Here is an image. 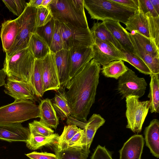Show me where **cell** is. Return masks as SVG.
I'll list each match as a JSON object with an SVG mask.
<instances>
[{
	"mask_svg": "<svg viewBox=\"0 0 159 159\" xmlns=\"http://www.w3.org/2000/svg\"><path fill=\"white\" fill-rule=\"evenodd\" d=\"M139 10L144 14L153 17H159L154 9L150 0H138Z\"/></svg>",
	"mask_w": 159,
	"mask_h": 159,
	"instance_id": "obj_42",
	"label": "cell"
},
{
	"mask_svg": "<svg viewBox=\"0 0 159 159\" xmlns=\"http://www.w3.org/2000/svg\"><path fill=\"white\" fill-rule=\"evenodd\" d=\"M18 31V26L15 19L5 20L2 24L0 37L3 50L6 53L14 44Z\"/></svg>",
	"mask_w": 159,
	"mask_h": 159,
	"instance_id": "obj_18",
	"label": "cell"
},
{
	"mask_svg": "<svg viewBox=\"0 0 159 159\" xmlns=\"http://www.w3.org/2000/svg\"><path fill=\"white\" fill-rule=\"evenodd\" d=\"M126 59V61L134 66L140 72L150 75L151 72L144 62L136 54L126 51L123 49L120 50Z\"/></svg>",
	"mask_w": 159,
	"mask_h": 159,
	"instance_id": "obj_32",
	"label": "cell"
},
{
	"mask_svg": "<svg viewBox=\"0 0 159 159\" xmlns=\"http://www.w3.org/2000/svg\"><path fill=\"white\" fill-rule=\"evenodd\" d=\"M129 37L134 48L135 54L144 62L151 73L159 74V58L155 57L146 53Z\"/></svg>",
	"mask_w": 159,
	"mask_h": 159,
	"instance_id": "obj_31",
	"label": "cell"
},
{
	"mask_svg": "<svg viewBox=\"0 0 159 159\" xmlns=\"http://www.w3.org/2000/svg\"><path fill=\"white\" fill-rule=\"evenodd\" d=\"M144 144L142 135L131 136L120 150V159H141Z\"/></svg>",
	"mask_w": 159,
	"mask_h": 159,
	"instance_id": "obj_15",
	"label": "cell"
},
{
	"mask_svg": "<svg viewBox=\"0 0 159 159\" xmlns=\"http://www.w3.org/2000/svg\"><path fill=\"white\" fill-rule=\"evenodd\" d=\"M55 62L61 86H66L70 80L69 50L62 49L54 53Z\"/></svg>",
	"mask_w": 159,
	"mask_h": 159,
	"instance_id": "obj_17",
	"label": "cell"
},
{
	"mask_svg": "<svg viewBox=\"0 0 159 159\" xmlns=\"http://www.w3.org/2000/svg\"><path fill=\"white\" fill-rule=\"evenodd\" d=\"M150 1L155 11L159 14V0H150Z\"/></svg>",
	"mask_w": 159,
	"mask_h": 159,
	"instance_id": "obj_48",
	"label": "cell"
},
{
	"mask_svg": "<svg viewBox=\"0 0 159 159\" xmlns=\"http://www.w3.org/2000/svg\"><path fill=\"white\" fill-rule=\"evenodd\" d=\"M42 75L44 92L61 87L55 62L54 53L50 52L42 61Z\"/></svg>",
	"mask_w": 159,
	"mask_h": 159,
	"instance_id": "obj_11",
	"label": "cell"
},
{
	"mask_svg": "<svg viewBox=\"0 0 159 159\" xmlns=\"http://www.w3.org/2000/svg\"><path fill=\"white\" fill-rule=\"evenodd\" d=\"M92 47L93 53V59L102 66L115 60L126 61L120 51L111 43L94 39H93Z\"/></svg>",
	"mask_w": 159,
	"mask_h": 159,
	"instance_id": "obj_10",
	"label": "cell"
},
{
	"mask_svg": "<svg viewBox=\"0 0 159 159\" xmlns=\"http://www.w3.org/2000/svg\"><path fill=\"white\" fill-rule=\"evenodd\" d=\"M35 58L27 48L6 57L2 69L7 78L28 82Z\"/></svg>",
	"mask_w": 159,
	"mask_h": 159,
	"instance_id": "obj_5",
	"label": "cell"
},
{
	"mask_svg": "<svg viewBox=\"0 0 159 159\" xmlns=\"http://www.w3.org/2000/svg\"><path fill=\"white\" fill-rule=\"evenodd\" d=\"M128 69L122 60H117L111 61L102 66L101 70L105 76L118 79Z\"/></svg>",
	"mask_w": 159,
	"mask_h": 159,
	"instance_id": "obj_30",
	"label": "cell"
},
{
	"mask_svg": "<svg viewBox=\"0 0 159 159\" xmlns=\"http://www.w3.org/2000/svg\"><path fill=\"white\" fill-rule=\"evenodd\" d=\"M30 134L45 137L49 136L53 134L54 131L40 121L34 120L29 124Z\"/></svg>",
	"mask_w": 159,
	"mask_h": 159,
	"instance_id": "obj_35",
	"label": "cell"
},
{
	"mask_svg": "<svg viewBox=\"0 0 159 159\" xmlns=\"http://www.w3.org/2000/svg\"><path fill=\"white\" fill-rule=\"evenodd\" d=\"M10 11L18 17L21 15L27 7V2L22 0H2Z\"/></svg>",
	"mask_w": 159,
	"mask_h": 159,
	"instance_id": "obj_40",
	"label": "cell"
},
{
	"mask_svg": "<svg viewBox=\"0 0 159 159\" xmlns=\"http://www.w3.org/2000/svg\"><path fill=\"white\" fill-rule=\"evenodd\" d=\"M28 48L36 59H43L51 52L46 42L36 33L31 35Z\"/></svg>",
	"mask_w": 159,
	"mask_h": 159,
	"instance_id": "obj_25",
	"label": "cell"
},
{
	"mask_svg": "<svg viewBox=\"0 0 159 159\" xmlns=\"http://www.w3.org/2000/svg\"><path fill=\"white\" fill-rule=\"evenodd\" d=\"M90 30L93 39H98L111 43L120 50L122 49L119 43L107 30L103 21L94 23Z\"/></svg>",
	"mask_w": 159,
	"mask_h": 159,
	"instance_id": "obj_26",
	"label": "cell"
},
{
	"mask_svg": "<svg viewBox=\"0 0 159 159\" xmlns=\"http://www.w3.org/2000/svg\"><path fill=\"white\" fill-rule=\"evenodd\" d=\"M81 129L78 128L75 125H65L63 131L60 135L58 136L57 143L54 145L58 149L65 144Z\"/></svg>",
	"mask_w": 159,
	"mask_h": 159,
	"instance_id": "obj_34",
	"label": "cell"
},
{
	"mask_svg": "<svg viewBox=\"0 0 159 159\" xmlns=\"http://www.w3.org/2000/svg\"><path fill=\"white\" fill-rule=\"evenodd\" d=\"M91 159H113L111 152L105 146L98 145L95 148Z\"/></svg>",
	"mask_w": 159,
	"mask_h": 159,
	"instance_id": "obj_43",
	"label": "cell"
},
{
	"mask_svg": "<svg viewBox=\"0 0 159 159\" xmlns=\"http://www.w3.org/2000/svg\"><path fill=\"white\" fill-rule=\"evenodd\" d=\"M117 90L122 98L129 96H135L139 98L144 94L147 83L143 78L138 77L130 69L118 78Z\"/></svg>",
	"mask_w": 159,
	"mask_h": 159,
	"instance_id": "obj_9",
	"label": "cell"
},
{
	"mask_svg": "<svg viewBox=\"0 0 159 159\" xmlns=\"http://www.w3.org/2000/svg\"><path fill=\"white\" fill-rule=\"evenodd\" d=\"M53 147L58 159H87L90 153L84 149L59 150Z\"/></svg>",
	"mask_w": 159,
	"mask_h": 159,
	"instance_id": "obj_33",
	"label": "cell"
},
{
	"mask_svg": "<svg viewBox=\"0 0 159 159\" xmlns=\"http://www.w3.org/2000/svg\"><path fill=\"white\" fill-rule=\"evenodd\" d=\"M43 0H30L27 2V6L37 8L41 5Z\"/></svg>",
	"mask_w": 159,
	"mask_h": 159,
	"instance_id": "obj_46",
	"label": "cell"
},
{
	"mask_svg": "<svg viewBox=\"0 0 159 159\" xmlns=\"http://www.w3.org/2000/svg\"><path fill=\"white\" fill-rule=\"evenodd\" d=\"M48 7L53 18L61 23L78 28H89L84 0H52Z\"/></svg>",
	"mask_w": 159,
	"mask_h": 159,
	"instance_id": "obj_2",
	"label": "cell"
},
{
	"mask_svg": "<svg viewBox=\"0 0 159 159\" xmlns=\"http://www.w3.org/2000/svg\"><path fill=\"white\" fill-rule=\"evenodd\" d=\"M55 21L52 18L45 25L37 27L36 31V33L45 41L49 47L54 32Z\"/></svg>",
	"mask_w": 159,
	"mask_h": 159,
	"instance_id": "obj_37",
	"label": "cell"
},
{
	"mask_svg": "<svg viewBox=\"0 0 159 159\" xmlns=\"http://www.w3.org/2000/svg\"><path fill=\"white\" fill-rule=\"evenodd\" d=\"M39 107L40 121L51 129H56L59 119L51 100L46 98L42 100Z\"/></svg>",
	"mask_w": 159,
	"mask_h": 159,
	"instance_id": "obj_21",
	"label": "cell"
},
{
	"mask_svg": "<svg viewBox=\"0 0 159 159\" xmlns=\"http://www.w3.org/2000/svg\"><path fill=\"white\" fill-rule=\"evenodd\" d=\"M105 120L99 114H93L86 122L84 128V148L90 152V148L97 130L105 123Z\"/></svg>",
	"mask_w": 159,
	"mask_h": 159,
	"instance_id": "obj_22",
	"label": "cell"
},
{
	"mask_svg": "<svg viewBox=\"0 0 159 159\" xmlns=\"http://www.w3.org/2000/svg\"><path fill=\"white\" fill-rule=\"evenodd\" d=\"M52 0H43L41 6L44 7H48Z\"/></svg>",
	"mask_w": 159,
	"mask_h": 159,
	"instance_id": "obj_49",
	"label": "cell"
},
{
	"mask_svg": "<svg viewBox=\"0 0 159 159\" xmlns=\"http://www.w3.org/2000/svg\"><path fill=\"white\" fill-rule=\"evenodd\" d=\"M150 91L148 95L149 98V109L151 113L159 112V74L151 73Z\"/></svg>",
	"mask_w": 159,
	"mask_h": 159,
	"instance_id": "obj_28",
	"label": "cell"
},
{
	"mask_svg": "<svg viewBox=\"0 0 159 159\" xmlns=\"http://www.w3.org/2000/svg\"><path fill=\"white\" fill-rule=\"evenodd\" d=\"M84 5L92 19L102 21L111 20L125 24L137 11L112 0H84Z\"/></svg>",
	"mask_w": 159,
	"mask_h": 159,
	"instance_id": "obj_3",
	"label": "cell"
},
{
	"mask_svg": "<svg viewBox=\"0 0 159 159\" xmlns=\"http://www.w3.org/2000/svg\"><path fill=\"white\" fill-rule=\"evenodd\" d=\"M129 36L146 53L159 58V48L149 39L137 32H129Z\"/></svg>",
	"mask_w": 159,
	"mask_h": 159,
	"instance_id": "obj_29",
	"label": "cell"
},
{
	"mask_svg": "<svg viewBox=\"0 0 159 159\" xmlns=\"http://www.w3.org/2000/svg\"><path fill=\"white\" fill-rule=\"evenodd\" d=\"M52 102L56 113L62 120L71 116L70 108L63 87L61 86L60 89L56 90Z\"/></svg>",
	"mask_w": 159,
	"mask_h": 159,
	"instance_id": "obj_23",
	"label": "cell"
},
{
	"mask_svg": "<svg viewBox=\"0 0 159 159\" xmlns=\"http://www.w3.org/2000/svg\"><path fill=\"white\" fill-rule=\"evenodd\" d=\"M125 25L126 30L131 33L137 32L150 39L147 18L139 9L128 19Z\"/></svg>",
	"mask_w": 159,
	"mask_h": 159,
	"instance_id": "obj_20",
	"label": "cell"
},
{
	"mask_svg": "<svg viewBox=\"0 0 159 159\" xmlns=\"http://www.w3.org/2000/svg\"><path fill=\"white\" fill-rule=\"evenodd\" d=\"M61 31L64 49L69 50L76 46L91 47L92 45L93 39L89 28H78L69 24L61 23Z\"/></svg>",
	"mask_w": 159,
	"mask_h": 159,
	"instance_id": "obj_8",
	"label": "cell"
},
{
	"mask_svg": "<svg viewBox=\"0 0 159 159\" xmlns=\"http://www.w3.org/2000/svg\"><path fill=\"white\" fill-rule=\"evenodd\" d=\"M37 8L36 23L37 28L46 25L53 17L50 10L48 7L41 6Z\"/></svg>",
	"mask_w": 159,
	"mask_h": 159,
	"instance_id": "obj_41",
	"label": "cell"
},
{
	"mask_svg": "<svg viewBox=\"0 0 159 159\" xmlns=\"http://www.w3.org/2000/svg\"><path fill=\"white\" fill-rule=\"evenodd\" d=\"M4 92L15 99V101L37 100L27 82L7 78L4 85Z\"/></svg>",
	"mask_w": 159,
	"mask_h": 159,
	"instance_id": "obj_13",
	"label": "cell"
},
{
	"mask_svg": "<svg viewBox=\"0 0 159 159\" xmlns=\"http://www.w3.org/2000/svg\"><path fill=\"white\" fill-rule=\"evenodd\" d=\"M145 15L148 20L151 40L159 48V17H153L148 14Z\"/></svg>",
	"mask_w": 159,
	"mask_h": 159,
	"instance_id": "obj_38",
	"label": "cell"
},
{
	"mask_svg": "<svg viewBox=\"0 0 159 159\" xmlns=\"http://www.w3.org/2000/svg\"><path fill=\"white\" fill-rule=\"evenodd\" d=\"M146 146L155 157H159V121L158 119L152 120L144 131Z\"/></svg>",
	"mask_w": 159,
	"mask_h": 159,
	"instance_id": "obj_19",
	"label": "cell"
},
{
	"mask_svg": "<svg viewBox=\"0 0 159 159\" xmlns=\"http://www.w3.org/2000/svg\"><path fill=\"white\" fill-rule=\"evenodd\" d=\"M6 74L2 69H0V87L4 85Z\"/></svg>",
	"mask_w": 159,
	"mask_h": 159,
	"instance_id": "obj_47",
	"label": "cell"
},
{
	"mask_svg": "<svg viewBox=\"0 0 159 159\" xmlns=\"http://www.w3.org/2000/svg\"><path fill=\"white\" fill-rule=\"evenodd\" d=\"M50 49V51L54 53L63 49V43L61 31V23L57 20L55 21L54 30Z\"/></svg>",
	"mask_w": 159,
	"mask_h": 159,
	"instance_id": "obj_36",
	"label": "cell"
},
{
	"mask_svg": "<svg viewBox=\"0 0 159 159\" xmlns=\"http://www.w3.org/2000/svg\"><path fill=\"white\" fill-rule=\"evenodd\" d=\"M84 135V130L81 129L61 148L58 149L55 147L59 150L70 149H85L84 148L83 144Z\"/></svg>",
	"mask_w": 159,
	"mask_h": 159,
	"instance_id": "obj_39",
	"label": "cell"
},
{
	"mask_svg": "<svg viewBox=\"0 0 159 159\" xmlns=\"http://www.w3.org/2000/svg\"><path fill=\"white\" fill-rule=\"evenodd\" d=\"M125 98V115L127 122L126 128L138 134L142 130L148 112L149 101H140L139 100V98L135 96H129Z\"/></svg>",
	"mask_w": 159,
	"mask_h": 159,
	"instance_id": "obj_7",
	"label": "cell"
},
{
	"mask_svg": "<svg viewBox=\"0 0 159 159\" xmlns=\"http://www.w3.org/2000/svg\"><path fill=\"white\" fill-rule=\"evenodd\" d=\"M42 59H35L28 82L34 94L39 97H42L44 93L42 75Z\"/></svg>",
	"mask_w": 159,
	"mask_h": 159,
	"instance_id": "obj_24",
	"label": "cell"
},
{
	"mask_svg": "<svg viewBox=\"0 0 159 159\" xmlns=\"http://www.w3.org/2000/svg\"><path fill=\"white\" fill-rule=\"evenodd\" d=\"M107 29L126 51L135 54L134 48L129 38V32L124 28L120 22L111 20L103 21Z\"/></svg>",
	"mask_w": 159,
	"mask_h": 159,
	"instance_id": "obj_16",
	"label": "cell"
},
{
	"mask_svg": "<svg viewBox=\"0 0 159 159\" xmlns=\"http://www.w3.org/2000/svg\"><path fill=\"white\" fill-rule=\"evenodd\" d=\"M101 69V65L92 59L66 84V94L73 118L87 122L95 102Z\"/></svg>",
	"mask_w": 159,
	"mask_h": 159,
	"instance_id": "obj_1",
	"label": "cell"
},
{
	"mask_svg": "<svg viewBox=\"0 0 159 159\" xmlns=\"http://www.w3.org/2000/svg\"><path fill=\"white\" fill-rule=\"evenodd\" d=\"M116 3L131 9H139L138 0H112Z\"/></svg>",
	"mask_w": 159,
	"mask_h": 159,
	"instance_id": "obj_45",
	"label": "cell"
},
{
	"mask_svg": "<svg viewBox=\"0 0 159 159\" xmlns=\"http://www.w3.org/2000/svg\"><path fill=\"white\" fill-rule=\"evenodd\" d=\"M59 136L56 133H54L48 137L30 134L25 142L26 146L31 150H37L45 146H53L56 144Z\"/></svg>",
	"mask_w": 159,
	"mask_h": 159,
	"instance_id": "obj_27",
	"label": "cell"
},
{
	"mask_svg": "<svg viewBox=\"0 0 159 159\" xmlns=\"http://www.w3.org/2000/svg\"><path fill=\"white\" fill-rule=\"evenodd\" d=\"M39 116V105L31 100L15 101L0 107V124L21 123Z\"/></svg>",
	"mask_w": 159,
	"mask_h": 159,
	"instance_id": "obj_4",
	"label": "cell"
},
{
	"mask_svg": "<svg viewBox=\"0 0 159 159\" xmlns=\"http://www.w3.org/2000/svg\"><path fill=\"white\" fill-rule=\"evenodd\" d=\"M30 134L29 128L21 123L0 124V140L9 142H25Z\"/></svg>",
	"mask_w": 159,
	"mask_h": 159,
	"instance_id": "obj_14",
	"label": "cell"
},
{
	"mask_svg": "<svg viewBox=\"0 0 159 159\" xmlns=\"http://www.w3.org/2000/svg\"><path fill=\"white\" fill-rule=\"evenodd\" d=\"M37 11L36 8L27 6L22 14L15 19L18 26L17 37L11 48L6 53V57L28 48L31 35L36 33Z\"/></svg>",
	"mask_w": 159,
	"mask_h": 159,
	"instance_id": "obj_6",
	"label": "cell"
},
{
	"mask_svg": "<svg viewBox=\"0 0 159 159\" xmlns=\"http://www.w3.org/2000/svg\"><path fill=\"white\" fill-rule=\"evenodd\" d=\"M25 155L30 159H58L55 154L46 152H39L34 151Z\"/></svg>",
	"mask_w": 159,
	"mask_h": 159,
	"instance_id": "obj_44",
	"label": "cell"
},
{
	"mask_svg": "<svg viewBox=\"0 0 159 159\" xmlns=\"http://www.w3.org/2000/svg\"><path fill=\"white\" fill-rule=\"evenodd\" d=\"M69 57L70 79L93 59L92 46H79L72 47L69 50Z\"/></svg>",
	"mask_w": 159,
	"mask_h": 159,
	"instance_id": "obj_12",
	"label": "cell"
}]
</instances>
